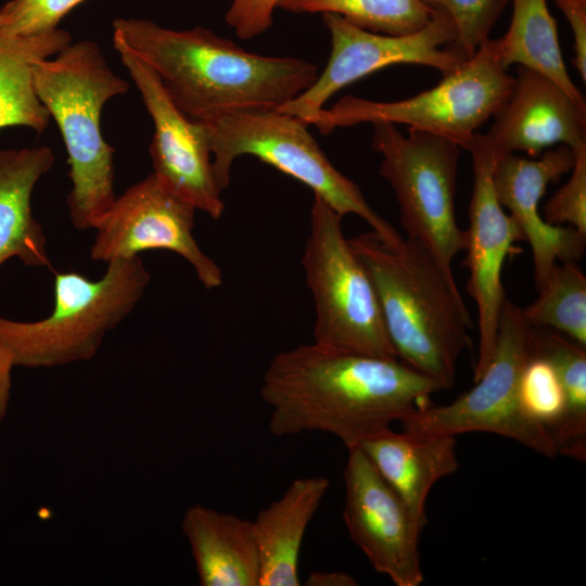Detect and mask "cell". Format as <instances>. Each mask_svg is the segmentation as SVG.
Wrapping results in <instances>:
<instances>
[{
	"label": "cell",
	"instance_id": "obj_1",
	"mask_svg": "<svg viewBox=\"0 0 586 586\" xmlns=\"http://www.w3.org/2000/svg\"><path fill=\"white\" fill-rule=\"evenodd\" d=\"M442 390L399 359L313 343L277 354L264 372L260 395L270 407L272 435L318 431L348 449L430 405Z\"/></svg>",
	"mask_w": 586,
	"mask_h": 586
},
{
	"label": "cell",
	"instance_id": "obj_2",
	"mask_svg": "<svg viewBox=\"0 0 586 586\" xmlns=\"http://www.w3.org/2000/svg\"><path fill=\"white\" fill-rule=\"evenodd\" d=\"M112 26L115 50L146 64L175 105L195 122L277 110L310 88L320 73L304 59L249 52L201 26L178 30L135 17H117Z\"/></svg>",
	"mask_w": 586,
	"mask_h": 586
},
{
	"label": "cell",
	"instance_id": "obj_3",
	"mask_svg": "<svg viewBox=\"0 0 586 586\" xmlns=\"http://www.w3.org/2000/svg\"><path fill=\"white\" fill-rule=\"evenodd\" d=\"M348 242L373 283L397 358L453 387L459 358L472 347V319L456 281L415 239L388 246L371 230Z\"/></svg>",
	"mask_w": 586,
	"mask_h": 586
},
{
	"label": "cell",
	"instance_id": "obj_4",
	"mask_svg": "<svg viewBox=\"0 0 586 586\" xmlns=\"http://www.w3.org/2000/svg\"><path fill=\"white\" fill-rule=\"evenodd\" d=\"M37 97L60 129L68 158L67 207L78 230L92 229L117 196L114 149L101 128L105 104L127 93L128 82L92 40L71 41L33 68Z\"/></svg>",
	"mask_w": 586,
	"mask_h": 586
},
{
	"label": "cell",
	"instance_id": "obj_5",
	"mask_svg": "<svg viewBox=\"0 0 586 586\" xmlns=\"http://www.w3.org/2000/svg\"><path fill=\"white\" fill-rule=\"evenodd\" d=\"M151 276L140 256L107 263L90 280L76 271L54 272V306L36 321L0 316V343L14 366L52 368L93 358L109 331L143 296Z\"/></svg>",
	"mask_w": 586,
	"mask_h": 586
},
{
	"label": "cell",
	"instance_id": "obj_6",
	"mask_svg": "<svg viewBox=\"0 0 586 586\" xmlns=\"http://www.w3.org/2000/svg\"><path fill=\"white\" fill-rule=\"evenodd\" d=\"M211 133L212 164L216 184L222 192L230 183L234 161L255 156L303 182L342 217L364 219L388 246L404 238L366 201L359 187L339 171L308 125L277 110L237 112L206 123Z\"/></svg>",
	"mask_w": 586,
	"mask_h": 586
},
{
	"label": "cell",
	"instance_id": "obj_7",
	"mask_svg": "<svg viewBox=\"0 0 586 586\" xmlns=\"http://www.w3.org/2000/svg\"><path fill=\"white\" fill-rule=\"evenodd\" d=\"M513 84L514 76L507 73L498 59L496 40L487 38L472 58L431 89L388 102L344 95L306 124L324 136L361 123L403 124L467 150L476 130L506 102Z\"/></svg>",
	"mask_w": 586,
	"mask_h": 586
},
{
	"label": "cell",
	"instance_id": "obj_8",
	"mask_svg": "<svg viewBox=\"0 0 586 586\" xmlns=\"http://www.w3.org/2000/svg\"><path fill=\"white\" fill-rule=\"evenodd\" d=\"M302 264L315 302L314 343L398 359L373 283L343 234L342 216L316 195Z\"/></svg>",
	"mask_w": 586,
	"mask_h": 586
},
{
	"label": "cell",
	"instance_id": "obj_9",
	"mask_svg": "<svg viewBox=\"0 0 586 586\" xmlns=\"http://www.w3.org/2000/svg\"><path fill=\"white\" fill-rule=\"evenodd\" d=\"M534 355L535 327L523 308L506 298L493 357L475 385L450 404L412 411L399 421L402 429L449 436L486 432L553 458L557 451L547 429L526 415L520 400L521 377Z\"/></svg>",
	"mask_w": 586,
	"mask_h": 586
},
{
	"label": "cell",
	"instance_id": "obj_10",
	"mask_svg": "<svg viewBox=\"0 0 586 586\" xmlns=\"http://www.w3.org/2000/svg\"><path fill=\"white\" fill-rule=\"evenodd\" d=\"M371 146L381 155L379 171L395 194L408 238L420 242L455 281L453 260L467 246L455 211L461 148L411 128L405 136L391 123L373 124Z\"/></svg>",
	"mask_w": 586,
	"mask_h": 586
},
{
	"label": "cell",
	"instance_id": "obj_11",
	"mask_svg": "<svg viewBox=\"0 0 586 586\" xmlns=\"http://www.w3.org/2000/svg\"><path fill=\"white\" fill-rule=\"evenodd\" d=\"M330 33L331 53L314 85L277 111L306 123L339 90L381 68L418 64L438 69L443 76L464 61L449 49L457 37L451 17L433 9L429 23L418 31L385 35L360 28L334 13L322 14Z\"/></svg>",
	"mask_w": 586,
	"mask_h": 586
},
{
	"label": "cell",
	"instance_id": "obj_12",
	"mask_svg": "<svg viewBox=\"0 0 586 586\" xmlns=\"http://www.w3.org/2000/svg\"><path fill=\"white\" fill-rule=\"evenodd\" d=\"M195 211L152 173L116 196L94 222L90 256L107 264L145 251H170L193 267L206 289H215L222 283V272L193 237Z\"/></svg>",
	"mask_w": 586,
	"mask_h": 586
},
{
	"label": "cell",
	"instance_id": "obj_13",
	"mask_svg": "<svg viewBox=\"0 0 586 586\" xmlns=\"http://www.w3.org/2000/svg\"><path fill=\"white\" fill-rule=\"evenodd\" d=\"M467 151L472 156L473 188L464 251L469 270L467 291L477 309L475 382L489 365L496 344L500 309L506 300L501 282L504 264L514 243L523 241V235L515 219L505 213L496 198L492 182L496 160L477 132Z\"/></svg>",
	"mask_w": 586,
	"mask_h": 586
},
{
	"label": "cell",
	"instance_id": "obj_14",
	"mask_svg": "<svg viewBox=\"0 0 586 586\" xmlns=\"http://www.w3.org/2000/svg\"><path fill=\"white\" fill-rule=\"evenodd\" d=\"M343 518L352 540L396 586L423 582L419 537L409 509L358 447L347 449Z\"/></svg>",
	"mask_w": 586,
	"mask_h": 586
},
{
	"label": "cell",
	"instance_id": "obj_15",
	"mask_svg": "<svg viewBox=\"0 0 586 586\" xmlns=\"http://www.w3.org/2000/svg\"><path fill=\"white\" fill-rule=\"evenodd\" d=\"M118 53L153 123V174L196 211L219 219L225 203L214 177L208 125L187 117L146 64L126 51Z\"/></svg>",
	"mask_w": 586,
	"mask_h": 586
},
{
	"label": "cell",
	"instance_id": "obj_16",
	"mask_svg": "<svg viewBox=\"0 0 586 586\" xmlns=\"http://www.w3.org/2000/svg\"><path fill=\"white\" fill-rule=\"evenodd\" d=\"M574 162L572 148L559 144L546 150L538 160L505 154L493 167L496 198L515 219L523 241L531 246L537 292L547 283L557 263H577L585 251L586 233L570 226L548 224L538 211L547 186L569 173Z\"/></svg>",
	"mask_w": 586,
	"mask_h": 586
},
{
	"label": "cell",
	"instance_id": "obj_17",
	"mask_svg": "<svg viewBox=\"0 0 586 586\" xmlns=\"http://www.w3.org/2000/svg\"><path fill=\"white\" fill-rule=\"evenodd\" d=\"M480 139L498 157L523 151L536 157L556 144L586 146V106L547 76L518 65L506 102Z\"/></svg>",
	"mask_w": 586,
	"mask_h": 586
},
{
	"label": "cell",
	"instance_id": "obj_18",
	"mask_svg": "<svg viewBox=\"0 0 586 586\" xmlns=\"http://www.w3.org/2000/svg\"><path fill=\"white\" fill-rule=\"evenodd\" d=\"M356 447L396 492L422 531L432 487L458 470L456 436L383 429Z\"/></svg>",
	"mask_w": 586,
	"mask_h": 586
},
{
	"label": "cell",
	"instance_id": "obj_19",
	"mask_svg": "<svg viewBox=\"0 0 586 586\" xmlns=\"http://www.w3.org/2000/svg\"><path fill=\"white\" fill-rule=\"evenodd\" d=\"M47 145L0 149V266L17 258L27 267L51 268L47 238L31 209L36 184L50 171Z\"/></svg>",
	"mask_w": 586,
	"mask_h": 586
},
{
	"label": "cell",
	"instance_id": "obj_20",
	"mask_svg": "<svg viewBox=\"0 0 586 586\" xmlns=\"http://www.w3.org/2000/svg\"><path fill=\"white\" fill-rule=\"evenodd\" d=\"M181 527L200 585L259 586L253 521L196 504L184 512Z\"/></svg>",
	"mask_w": 586,
	"mask_h": 586
},
{
	"label": "cell",
	"instance_id": "obj_21",
	"mask_svg": "<svg viewBox=\"0 0 586 586\" xmlns=\"http://www.w3.org/2000/svg\"><path fill=\"white\" fill-rule=\"evenodd\" d=\"M330 487L329 479L294 480L284 494L253 521L259 586H298V558L305 532Z\"/></svg>",
	"mask_w": 586,
	"mask_h": 586
},
{
	"label": "cell",
	"instance_id": "obj_22",
	"mask_svg": "<svg viewBox=\"0 0 586 586\" xmlns=\"http://www.w3.org/2000/svg\"><path fill=\"white\" fill-rule=\"evenodd\" d=\"M72 41L62 28L34 36H15L0 31V129L26 127L38 133L50 123L33 82V68Z\"/></svg>",
	"mask_w": 586,
	"mask_h": 586
},
{
	"label": "cell",
	"instance_id": "obj_23",
	"mask_svg": "<svg viewBox=\"0 0 586 586\" xmlns=\"http://www.w3.org/2000/svg\"><path fill=\"white\" fill-rule=\"evenodd\" d=\"M513 10L507 33L496 40L498 59L507 68L518 64L536 71L559 85L575 102L585 98L572 81L559 44L557 24L546 0H510Z\"/></svg>",
	"mask_w": 586,
	"mask_h": 586
},
{
	"label": "cell",
	"instance_id": "obj_24",
	"mask_svg": "<svg viewBox=\"0 0 586 586\" xmlns=\"http://www.w3.org/2000/svg\"><path fill=\"white\" fill-rule=\"evenodd\" d=\"M535 355L551 364L562 384L565 408L549 431L557 455L586 460V347L551 329L535 327Z\"/></svg>",
	"mask_w": 586,
	"mask_h": 586
},
{
	"label": "cell",
	"instance_id": "obj_25",
	"mask_svg": "<svg viewBox=\"0 0 586 586\" xmlns=\"http://www.w3.org/2000/svg\"><path fill=\"white\" fill-rule=\"evenodd\" d=\"M279 8L295 14L334 13L360 28L385 35L418 31L433 12L421 0H282Z\"/></svg>",
	"mask_w": 586,
	"mask_h": 586
},
{
	"label": "cell",
	"instance_id": "obj_26",
	"mask_svg": "<svg viewBox=\"0 0 586 586\" xmlns=\"http://www.w3.org/2000/svg\"><path fill=\"white\" fill-rule=\"evenodd\" d=\"M523 313L534 327L551 329L586 347V277L577 263H557Z\"/></svg>",
	"mask_w": 586,
	"mask_h": 586
},
{
	"label": "cell",
	"instance_id": "obj_27",
	"mask_svg": "<svg viewBox=\"0 0 586 586\" xmlns=\"http://www.w3.org/2000/svg\"><path fill=\"white\" fill-rule=\"evenodd\" d=\"M425 5L445 11L453 20L457 37L447 46L469 60L489 38V33L510 0H421Z\"/></svg>",
	"mask_w": 586,
	"mask_h": 586
},
{
	"label": "cell",
	"instance_id": "obj_28",
	"mask_svg": "<svg viewBox=\"0 0 586 586\" xmlns=\"http://www.w3.org/2000/svg\"><path fill=\"white\" fill-rule=\"evenodd\" d=\"M523 410L544 425L548 433L558 423L565 408V395L551 364L534 355L525 366L520 382Z\"/></svg>",
	"mask_w": 586,
	"mask_h": 586
},
{
	"label": "cell",
	"instance_id": "obj_29",
	"mask_svg": "<svg viewBox=\"0 0 586 586\" xmlns=\"http://www.w3.org/2000/svg\"><path fill=\"white\" fill-rule=\"evenodd\" d=\"M84 1L86 0H9L0 8V31L15 36L52 31Z\"/></svg>",
	"mask_w": 586,
	"mask_h": 586
},
{
	"label": "cell",
	"instance_id": "obj_30",
	"mask_svg": "<svg viewBox=\"0 0 586 586\" xmlns=\"http://www.w3.org/2000/svg\"><path fill=\"white\" fill-rule=\"evenodd\" d=\"M569 180L546 202L543 218L555 226H570L586 233V146L575 151Z\"/></svg>",
	"mask_w": 586,
	"mask_h": 586
},
{
	"label": "cell",
	"instance_id": "obj_31",
	"mask_svg": "<svg viewBox=\"0 0 586 586\" xmlns=\"http://www.w3.org/2000/svg\"><path fill=\"white\" fill-rule=\"evenodd\" d=\"M282 0H232L225 15L226 23L241 39H253L266 33L273 23V13Z\"/></svg>",
	"mask_w": 586,
	"mask_h": 586
},
{
	"label": "cell",
	"instance_id": "obj_32",
	"mask_svg": "<svg viewBox=\"0 0 586 586\" xmlns=\"http://www.w3.org/2000/svg\"><path fill=\"white\" fill-rule=\"evenodd\" d=\"M566 17L574 39L573 65L586 82V0H555Z\"/></svg>",
	"mask_w": 586,
	"mask_h": 586
},
{
	"label": "cell",
	"instance_id": "obj_33",
	"mask_svg": "<svg viewBox=\"0 0 586 586\" xmlns=\"http://www.w3.org/2000/svg\"><path fill=\"white\" fill-rule=\"evenodd\" d=\"M14 362L9 351L0 343V422L7 415L12 387Z\"/></svg>",
	"mask_w": 586,
	"mask_h": 586
},
{
	"label": "cell",
	"instance_id": "obj_34",
	"mask_svg": "<svg viewBox=\"0 0 586 586\" xmlns=\"http://www.w3.org/2000/svg\"><path fill=\"white\" fill-rule=\"evenodd\" d=\"M305 585L308 586H355L356 579L345 572H324L316 571L311 572L306 581Z\"/></svg>",
	"mask_w": 586,
	"mask_h": 586
}]
</instances>
